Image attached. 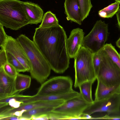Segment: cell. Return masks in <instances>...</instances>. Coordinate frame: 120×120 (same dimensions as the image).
<instances>
[{
	"label": "cell",
	"mask_w": 120,
	"mask_h": 120,
	"mask_svg": "<svg viewBox=\"0 0 120 120\" xmlns=\"http://www.w3.org/2000/svg\"><path fill=\"white\" fill-rule=\"evenodd\" d=\"M19 93L17 92L12 95L0 97V109L8 105L12 108H18L23 103V101L32 96L19 94Z\"/></svg>",
	"instance_id": "18"
},
{
	"label": "cell",
	"mask_w": 120,
	"mask_h": 120,
	"mask_svg": "<svg viewBox=\"0 0 120 120\" xmlns=\"http://www.w3.org/2000/svg\"><path fill=\"white\" fill-rule=\"evenodd\" d=\"M4 26L0 24V46L2 48L5 45L8 35L4 30Z\"/></svg>",
	"instance_id": "29"
},
{
	"label": "cell",
	"mask_w": 120,
	"mask_h": 120,
	"mask_svg": "<svg viewBox=\"0 0 120 120\" xmlns=\"http://www.w3.org/2000/svg\"><path fill=\"white\" fill-rule=\"evenodd\" d=\"M64 7L67 20L81 25L82 21L79 0H65Z\"/></svg>",
	"instance_id": "13"
},
{
	"label": "cell",
	"mask_w": 120,
	"mask_h": 120,
	"mask_svg": "<svg viewBox=\"0 0 120 120\" xmlns=\"http://www.w3.org/2000/svg\"><path fill=\"white\" fill-rule=\"evenodd\" d=\"M0 120H22V116L19 117L15 115H8L0 117Z\"/></svg>",
	"instance_id": "32"
},
{
	"label": "cell",
	"mask_w": 120,
	"mask_h": 120,
	"mask_svg": "<svg viewBox=\"0 0 120 120\" xmlns=\"http://www.w3.org/2000/svg\"><path fill=\"white\" fill-rule=\"evenodd\" d=\"M58 20L55 15L49 11L43 15L41 24L39 26L40 28H47L54 27L59 25Z\"/></svg>",
	"instance_id": "21"
},
{
	"label": "cell",
	"mask_w": 120,
	"mask_h": 120,
	"mask_svg": "<svg viewBox=\"0 0 120 120\" xmlns=\"http://www.w3.org/2000/svg\"><path fill=\"white\" fill-rule=\"evenodd\" d=\"M94 82L92 81H86L82 83L78 87L81 96L86 102L90 104L94 101L92 97V87Z\"/></svg>",
	"instance_id": "20"
},
{
	"label": "cell",
	"mask_w": 120,
	"mask_h": 120,
	"mask_svg": "<svg viewBox=\"0 0 120 120\" xmlns=\"http://www.w3.org/2000/svg\"><path fill=\"white\" fill-rule=\"evenodd\" d=\"M55 108L50 107H42L32 109L24 112L22 116L31 120V117L44 114H48L51 112Z\"/></svg>",
	"instance_id": "24"
},
{
	"label": "cell",
	"mask_w": 120,
	"mask_h": 120,
	"mask_svg": "<svg viewBox=\"0 0 120 120\" xmlns=\"http://www.w3.org/2000/svg\"><path fill=\"white\" fill-rule=\"evenodd\" d=\"M116 14L117 19L118 25L120 29V8H119Z\"/></svg>",
	"instance_id": "34"
},
{
	"label": "cell",
	"mask_w": 120,
	"mask_h": 120,
	"mask_svg": "<svg viewBox=\"0 0 120 120\" xmlns=\"http://www.w3.org/2000/svg\"><path fill=\"white\" fill-rule=\"evenodd\" d=\"M31 22L25 11L23 1L0 0V24L7 28L17 30Z\"/></svg>",
	"instance_id": "3"
},
{
	"label": "cell",
	"mask_w": 120,
	"mask_h": 120,
	"mask_svg": "<svg viewBox=\"0 0 120 120\" xmlns=\"http://www.w3.org/2000/svg\"><path fill=\"white\" fill-rule=\"evenodd\" d=\"M23 3L26 14L30 20L31 24H37L41 22L43 16L42 9L38 4L30 2Z\"/></svg>",
	"instance_id": "15"
},
{
	"label": "cell",
	"mask_w": 120,
	"mask_h": 120,
	"mask_svg": "<svg viewBox=\"0 0 120 120\" xmlns=\"http://www.w3.org/2000/svg\"><path fill=\"white\" fill-rule=\"evenodd\" d=\"M48 114H44L37 116H33L31 118V120H48Z\"/></svg>",
	"instance_id": "33"
},
{
	"label": "cell",
	"mask_w": 120,
	"mask_h": 120,
	"mask_svg": "<svg viewBox=\"0 0 120 120\" xmlns=\"http://www.w3.org/2000/svg\"><path fill=\"white\" fill-rule=\"evenodd\" d=\"M2 67L6 74L13 78H15L18 73L15 68L8 62L5 64Z\"/></svg>",
	"instance_id": "28"
},
{
	"label": "cell",
	"mask_w": 120,
	"mask_h": 120,
	"mask_svg": "<svg viewBox=\"0 0 120 120\" xmlns=\"http://www.w3.org/2000/svg\"><path fill=\"white\" fill-rule=\"evenodd\" d=\"M31 78L29 75L18 73L15 78L14 89L15 93L29 88L30 86Z\"/></svg>",
	"instance_id": "19"
},
{
	"label": "cell",
	"mask_w": 120,
	"mask_h": 120,
	"mask_svg": "<svg viewBox=\"0 0 120 120\" xmlns=\"http://www.w3.org/2000/svg\"><path fill=\"white\" fill-rule=\"evenodd\" d=\"M84 35L83 30L79 28L74 29L71 31L66 41L67 52L70 58H74L82 46Z\"/></svg>",
	"instance_id": "12"
},
{
	"label": "cell",
	"mask_w": 120,
	"mask_h": 120,
	"mask_svg": "<svg viewBox=\"0 0 120 120\" xmlns=\"http://www.w3.org/2000/svg\"><path fill=\"white\" fill-rule=\"evenodd\" d=\"M97 80L94 101L101 100L115 94H120V85L109 86L100 81Z\"/></svg>",
	"instance_id": "17"
},
{
	"label": "cell",
	"mask_w": 120,
	"mask_h": 120,
	"mask_svg": "<svg viewBox=\"0 0 120 120\" xmlns=\"http://www.w3.org/2000/svg\"><path fill=\"white\" fill-rule=\"evenodd\" d=\"M116 44L117 47L120 48V37L116 41Z\"/></svg>",
	"instance_id": "35"
},
{
	"label": "cell",
	"mask_w": 120,
	"mask_h": 120,
	"mask_svg": "<svg viewBox=\"0 0 120 120\" xmlns=\"http://www.w3.org/2000/svg\"><path fill=\"white\" fill-rule=\"evenodd\" d=\"M73 83L71 78L69 76L52 77L41 84L36 94L46 95L68 93L73 90Z\"/></svg>",
	"instance_id": "8"
},
{
	"label": "cell",
	"mask_w": 120,
	"mask_h": 120,
	"mask_svg": "<svg viewBox=\"0 0 120 120\" xmlns=\"http://www.w3.org/2000/svg\"><path fill=\"white\" fill-rule=\"evenodd\" d=\"M80 95L79 93L74 90L66 93L59 95H39L35 94L23 101L26 104L38 101L62 100L65 101Z\"/></svg>",
	"instance_id": "14"
},
{
	"label": "cell",
	"mask_w": 120,
	"mask_h": 120,
	"mask_svg": "<svg viewBox=\"0 0 120 120\" xmlns=\"http://www.w3.org/2000/svg\"><path fill=\"white\" fill-rule=\"evenodd\" d=\"M93 53L88 49L82 46L75 58V88L89 81L97 79L92 60Z\"/></svg>",
	"instance_id": "4"
},
{
	"label": "cell",
	"mask_w": 120,
	"mask_h": 120,
	"mask_svg": "<svg viewBox=\"0 0 120 120\" xmlns=\"http://www.w3.org/2000/svg\"><path fill=\"white\" fill-rule=\"evenodd\" d=\"M120 3L117 2L112 3L108 6L99 11L98 14L101 17L103 18H111L118 11Z\"/></svg>",
	"instance_id": "22"
},
{
	"label": "cell",
	"mask_w": 120,
	"mask_h": 120,
	"mask_svg": "<svg viewBox=\"0 0 120 120\" xmlns=\"http://www.w3.org/2000/svg\"><path fill=\"white\" fill-rule=\"evenodd\" d=\"M92 119H98L118 120H120V116H109L108 114L102 117L92 118Z\"/></svg>",
	"instance_id": "31"
},
{
	"label": "cell",
	"mask_w": 120,
	"mask_h": 120,
	"mask_svg": "<svg viewBox=\"0 0 120 120\" xmlns=\"http://www.w3.org/2000/svg\"><path fill=\"white\" fill-rule=\"evenodd\" d=\"M1 48L12 54L22 64L27 71L30 72L31 66L29 61L23 48L16 39L8 35L6 42Z\"/></svg>",
	"instance_id": "10"
},
{
	"label": "cell",
	"mask_w": 120,
	"mask_h": 120,
	"mask_svg": "<svg viewBox=\"0 0 120 120\" xmlns=\"http://www.w3.org/2000/svg\"><path fill=\"white\" fill-rule=\"evenodd\" d=\"M64 102L62 100L38 101L22 104L17 108H13L10 106L4 109L1 110L0 115L2 116H7L18 111H20L23 113L27 111L42 107H52L55 108L61 105Z\"/></svg>",
	"instance_id": "11"
},
{
	"label": "cell",
	"mask_w": 120,
	"mask_h": 120,
	"mask_svg": "<svg viewBox=\"0 0 120 120\" xmlns=\"http://www.w3.org/2000/svg\"><path fill=\"white\" fill-rule=\"evenodd\" d=\"M108 25L104 21L98 20L90 32L84 37L82 46L92 53L103 48L109 35Z\"/></svg>",
	"instance_id": "6"
},
{
	"label": "cell",
	"mask_w": 120,
	"mask_h": 120,
	"mask_svg": "<svg viewBox=\"0 0 120 120\" xmlns=\"http://www.w3.org/2000/svg\"><path fill=\"white\" fill-rule=\"evenodd\" d=\"M16 39L23 48L29 61L31 77L42 84L50 74L51 69L49 64L33 41L23 34L20 35Z\"/></svg>",
	"instance_id": "2"
},
{
	"label": "cell",
	"mask_w": 120,
	"mask_h": 120,
	"mask_svg": "<svg viewBox=\"0 0 120 120\" xmlns=\"http://www.w3.org/2000/svg\"><path fill=\"white\" fill-rule=\"evenodd\" d=\"M103 49L112 61L120 69V55L115 47L111 43H106Z\"/></svg>",
	"instance_id": "23"
},
{
	"label": "cell",
	"mask_w": 120,
	"mask_h": 120,
	"mask_svg": "<svg viewBox=\"0 0 120 120\" xmlns=\"http://www.w3.org/2000/svg\"><path fill=\"white\" fill-rule=\"evenodd\" d=\"M67 37L59 24L47 28H37L33 41L55 72L62 73L68 68L70 58L66 46Z\"/></svg>",
	"instance_id": "1"
},
{
	"label": "cell",
	"mask_w": 120,
	"mask_h": 120,
	"mask_svg": "<svg viewBox=\"0 0 120 120\" xmlns=\"http://www.w3.org/2000/svg\"><path fill=\"white\" fill-rule=\"evenodd\" d=\"M90 104L80 95L64 101L48 113L49 120L82 119L84 111Z\"/></svg>",
	"instance_id": "5"
},
{
	"label": "cell",
	"mask_w": 120,
	"mask_h": 120,
	"mask_svg": "<svg viewBox=\"0 0 120 120\" xmlns=\"http://www.w3.org/2000/svg\"><path fill=\"white\" fill-rule=\"evenodd\" d=\"M7 62L6 51L4 49L1 48L0 50V67H3Z\"/></svg>",
	"instance_id": "30"
},
{
	"label": "cell",
	"mask_w": 120,
	"mask_h": 120,
	"mask_svg": "<svg viewBox=\"0 0 120 120\" xmlns=\"http://www.w3.org/2000/svg\"><path fill=\"white\" fill-rule=\"evenodd\" d=\"M6 52L8 62L12 65L18 72L27 71L25 68L17 59L9 52Z\"/></svg>",
	"instance_id": "26"
},
{
	"label": "cell",
	"mask_w": 120,
	"mask_h": 120,
	"mask_svg": "<svg viewBox=\"0 0 120 120\" xmlns=\"http://www.w3.org/2000/svg\"><path fill=\"white\" fill-rule=\"evenodd\" d=\"M15 78L6 74L2 67H0V94L5 96L15 93ZM5 97V96H4Z\"/></svg>",
	"instance_id": "16"
},
{
	"label": "cell",
	"mask_w": 120,
	"mask_h": 120,
	"mask_svg": "<svg viewBox=\"0 0 120 120\" xmlns=\"http://www.w3.org/2000/svg\"><path fill=\"white\" fill-rule=\"evenodd\" d=\"M97 79L109 86L120 85V69L112 61L103 48L101 63Z\"/></svg>",
	"instance_id": "7"
},
{
	"label": "cell",
	"mask_w": 120,
	"mask_h": 120,
	"mask_svg": "<svg viewBox=\"0 0 120 120\" xmlns=\"http://www.w3.org/2000/svg\"><path fill=\"white\" fill-rule=\"evenodd\" d=\"M103 48L96 52L93 53V62L96 77L101 63Z\"/></svg>",
	"instance_id": "27"
},
{
	"label": "cell",
	"mask_w": 120,
	"mask_h": 120,
	"mask_svg": "<svg viewBox=\"0 0 120 120\" xmlns=\"http://www.w3.org/2000/svg\"><path fill=\"white\" fill-rule=\"evenodd\" d=\"M79 3L82 21L88 15L92 7L91 0H78Z\"/></svg>",
	"instance_id": "25"
},
{
	"label": "cell",
	"mask_w": 120,
	"mask_h": 120,
	"mask_svg": "<svg viewBox=\"0 0 120 120\" xmlns=\"http://www.w3.org/2000/svg\"><path fill=\"white\" fill-rule=\"evenodd\" d=\"M116 2H118L120 3V0H114Z\"/></svg>",
	"instance_id": "36"
},
{
	"label": "cell",
	"mask_w": 120,
	"mask_h": 120,
	"mask_svg": "<svg viewBox=\"0 0 120 120\" xmlns=\"http://www.w3.org/2000/svg\"><path fill=\"white\" fill-rule=\"evenodd\" d=\"M120 109V94H113L104 99L94 101L84 111L82 115L90 116L94 113L118 112Z\"/></svg>",
	"instance_id": "9"
},
{
	"label": "cell",
	"mask_w": 120,
	"mask_h": 120,
	"mask_svg": "<svg viewBox=\"0 0 120 120\" xmlns=\"http://www.w3.org/2000/svg\"></svg>",
	"instance_id": "37"
}]
</instances>
